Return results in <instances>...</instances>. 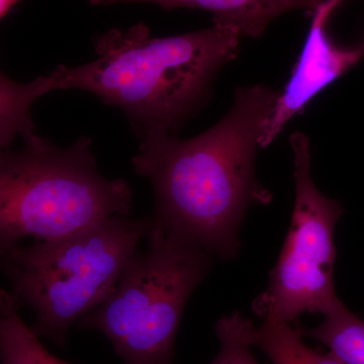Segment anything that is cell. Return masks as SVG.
<instances>
[{"label": "cell", "mask_w": 364, "mask_h": 364, "mask_svg": "<svg viewBox=\"0 0 364 364\" xmlns=\"http://www.w3.org/2000/svg\"><path fill=\"white\" fill-rule=\"evenodd\" d=\"M279 95L263 85L238 87L227 116L200 135L141 136L132 164L154 191L147 235L172 237L222 258L236 255L246 210L272 200L254 164Z\"/></svg>", "instance_id": "1"}, {"label": "cell", "mask_w": 364, "mask_h": 364, "mask_svg": "<svg viewBox=\"0 0 364 364\" xmlns=\"http://www.w3.org/2000/svg\"><path fill=\"white\" fill-rule=\"evenodd\" d=\"M242 35L215 23L205 30L158 38L136 23L95 41L97 58L51 72L55 90H78L121 109L136 135H176L207 105L213 81L236 58Z\"/></svg>", "instance_id": "2"}, {"label": "cell", "mask_w": 364, "mask_h": 364, "mask_svg": "<svg viewBox=\"0 0 364 364\" xmlns=\"http://www.w3.org/2000/svg\"><path fill=\"white\" fill-rule=\"evenodd\" d=\"M150 226V217L109 215L61 238L16 244L2 253L7 291L18 310L35 314V334L64 346L71 326L112 293Z\"/></svg>", "instance_id": "3"}, {"label": "cell", "mask_w": 364, "mask_h": 364, "mask_svg": "<svg viewBox=\"0 0 364 364\" xmlns=\"http://www.w3.org/2000/svg\"><path fill=\"white\" fill-rule=\"evenodd\" d=\"M0 150V255L26 238L50 241L109 215H130L133 191L100 174L90 136L55 145L33 134Z\"/></svg>", "instance_id": "4"}, {"label": "cell", "mask_w": 364, "mask_h": 364, "mask_svg": "<svg viewBox=\"0 0 364 364\" xmlns=\"http://www.w3.org/2000/svg\"><path fill=\"white\" fill-rule=\"evenodd\" d=\"M116 287L77 323L102 333L124 364H172L179 323L214 255L193 244L147 235Z\"/></svg>", "instance_id": "5"}, {"label": "cell", "mask_w": 364, "mask_h": 364, "mask_svg": "<svg viewBox=\"0 0 364 364\" xmlns=\"http://www.w3.org/2000/svg\"><path fill=\"white\" fill-rule=\"evenodd\" d=\"M296 200L291 228L267 291L253 304L264 321L291 324L304 313L324 315L339 301L335 293L334 232L343 208L321 193L311 174L308 136H291Z\"/></svg>", "instance_id": "6"}, {"label": "cell", "mask_w": 364, "mask_h": 364, "mask_svg": "<svg viewBox=\"0 0 364 364\" xmlns=\"http://www.w3.org/2000/svg\"><path fill=\"white\" fill-rule=\"evenodd\" d=\"M361 55L340 49L333 44L324 28L322 6L314 13V21L303 51L282 92H279L261 136L260 148H267L279 136L286 124L306 109L309 102L331 85Z\"/></svg>", "instance_id": "7"}, {"label": "cell", "mask_w": 364, "mask_h": 364, "mask_svg": "<svg viewBox=\"0 0 364 364\" xmlns=\"http://www.w3.org/2000/svg\"><path fill=\"white\" fill-rule=\"evenodd\" d=\"M325 0H88L92 6L117 4H156L162 9H203L213 14L214 23L231 26L242 37H261L273 20L294 11L315 13Z\"/></svg>", "instance_id": "8"}, {"label": "cell", "mask_w": 364, "mask_h": 364, "mask_svg": "<svg viewBox=\"0 0 364 364\" xmlns=\"http://www.w3.org/2000/svg\"><path fill=\"white\" fill-rule=\"evenodd\" d=\"M55 91L52 74L28 82L14 80L0 69V150L11 147L16 138L35 134L33 104Z\"/></svg>", "instance_id": "9"}, {"label": "cell", "mask_w": 364, "mask_h": 364, "mask_svg": "<svg viewBox=\"0 0 364 364\" xmlns=\"http://www.w3.org/2000/svg\"><path fill=\"white\" fill-rule=\"evenodd\" d=\"M0 364H70L57 358L23 322L9 291L0 287Z\"/></svg>", "instance_id": "10"}, {"label": "cell", "mask_w": 364, "mask_h": 364, "mask_svg": "<svg viewBox=\"0 0 364 364\" xmlns=\"http://www.w3.org/2000/svg\"><path fill=\"white\" fill-rule=\"evenodd\" d=\"M329 348L343 364H364V322L341 301L324 314L322 324L312 329H299Z\"/></svg>", "instance_id": "11"}, {"label": "cell", "mask_w": 364, "mask_h": 364, "mask_svg": "<svg viewBox=\"0 0 364 364\" xmlns=\"http://www.w3.org/2000/svg\"><path fill=\"white\" fill-rule=\"evenodd\" d=\"M250 343L259 347L273 364H343L332 353H321L306 346L303 335L291 324L264 321L253 326Z\"/></svg>", "instance_id": "12"}, {"label": "cell", "mask_w": 364, "mask_h": 364, "mask_svg": "<svg viewBox=\"0 0 364 364\" xmlns=\"http://www.w3.org/2000/svg\"><path fill=\"white\" fill-rule=\"evenodd\" d=\"M253 326L250 320L239 313L218 321L215 333L221 348L210 364H259L251 352L250 332Z\"/></svg>", "instance_id": "13"}, {"label": "cell", "mask_w": 364, "mask_h": 364, "mask_svg": "<svg viewBox=\"0 0 364 364\" xmlns=\"http://www.w3.org/2000/svg\"><path fill=\"white\" fill-rule=\"evenodd\" d=\"M21 0H0V21Z\"/></svg>", "instance_id": "14"}]
</instances>
